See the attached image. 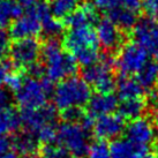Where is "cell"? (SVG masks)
Wrapping results in <instances>:
<instances>
[{
	"label": "cell",
	"mask_w": 158,
	"mask_h": 158,
	"mask_svg": "<svg viewBox=\"0 0 158 158\" xmlns=\"http://www.w3.org/2000/svg\"><path fill=\"white\" fill-rule=\"evenodd\" d=\"M144 14L149 19L158 16V0H142V7Z\"/></svg>",
	"instance_id": "29"
},
{
	"label": "cell",
	"mask_w": 158,
	"mask_h": 158,
	"mask_svg": "<svg viewBox=\"0 0 158 158\" xmlns=\"http://www.w3.org/2000/svg\"><path fill=\"white\" fill-rule=\"evenodd\" d=\"M9 50H10V44H9L8 34L4 29H0V62L4 61L5 57L9 54Z\"/></svg>",
	"instance_id": "30"
},
{
	"label": "cell",
	"mask_w": 158,
	"mask_h": 158,
	"mask_svg": "<svg viewBox=\"0 0 158 158\" xmlns=\"http://www.w3.org/2000/svg\"><path fill=\"white\" fill-rule=\"evenodd\" d=\"M98 14L96 8L91 4H84L77 7V9L66 18V23L69 28L92 26L97 22Z\"/></svg>",
	"instance_id": "17"
},
{
	"label": "cell",
	"mask_w": 158,
	"mask_h": 158,
	"mask_svg": "<svg viewBox=\"0 0 158 158\" xmlns=\"http://www.w3.org/2000/svg\"><path fill=\"white\" fill-rule=\"evenodd\" d=\"M21 121L27 132L31 133L37 140L52 144L57 141V111L56 107L45 105L37 110H27L21 113Z\"/></svg>",
	"instance_id": "3"
},
{
	"label": "cell",
	"mask_w": 158,
	"mask_h": 158,
	"mask_svg": "<svg viewBox=\"0 0 158 158\" xmlns=\"http://www.w3.org/2000/svg\"><path fill=\"white\" fill-rule=\"evenodd\" d=\"M22 125L21 114L13 106H8L6 109L0 110V134L7 135L19 131L20 126Z\"/></svg>",
	"instance_id": "20"
},
{
	"label": "cell",
	"mask_w": 158,
	"mask_h": 158,
	"mask_svg": "<svg viewBox=\"0 0 158 158\" xmlns=\"http://www.w3.org/2000/svg\"><path fill=\"white\" fill-rule=\"evenodd\" d=\"M126 139L136 144L149 147L155 140V128L148 119H135L126 127Z\"/></svg>",
	"instance_id": "14"
},
{
	"label": "cell",
	"mask_w": 158,
	"mask_h": 158,
	"mask_svg": "<svg viewBox=\"0 0 158 158\" xmlns=\"http://www.w3.org/2000/svg\"><path fill=\"white\" fill-rule=\"evenodd\" d=\"M137 81L143 89L151 90L158 84V62L148 61L137 73Z\"/></svg>",
	"instance_id": "24"
},
{
	"label": "cell",
	"mask_w": 158,
	"mask_h": 158,
	"mask_svg": "<svg viewBox=\"0 0 158 158\" xmlns=\"http://www.w3.org/2000/svg\"><path fill=\"white\" fill-rule=\"evenodd\" d=\"M10 74V62L1 61L0 62V88L4 83H6L7 76Z\"/></svg>",
	"instance_id": "35"
},
{
	"label": "cell",
	"mask_w": 158,
	"mask_h": 158,
	"mask_svg": "<svg viewBox=\"0 0 158 158\" xmlns=\"http://www.w3.org/2000/svg\"><path fill=\"white\" fill-rule=\"evenodd\" d=\"M95 4L98 7V9L107 14L117 7L121 6V0H95Z\"/></svg>",
	"instance_id": "31"
},
{
	"label": "cell",
	"mask_w": 158,
	"mask_h": 158,
	"mask_svg": "<svg viewBox=\"0 0 158 158\" xmlns=\"http://www.w3.org/2000/svg\"><path fill=\"white\" fill-rule=\"evenodd\" d=\"M37 137L29 132L20 133L14 136L12 140V147L15 150V154L22 157H34L38 150Z\"/></svg>",
	"instance_id": "18"
},
{
	"label": "cell",
	"mask_w": 158,
	"mask_h": 158,
	"mask_svg": "<svg viewBox=\"0 0 158 158\" xmlns=\"http://www.w3.org/2000/svg\"><path fill=\"white\" fill-rule=\"evenodd\" d=\"M40 54L44 72L51 82L72 77L77 70L76 60L62 48V45L56 38H50L42 46Z\"/></svg>",
	"instance_id": "2"
},
{
	"label": "cell",
	"mask_w": 158,
	"mask_h": 158,
	"mask_svg": "<svg viewBox=\"0 0 158 158\" xmlns=\"http://www.w3.org/2000/svg\"><path fill=\"white\" fill-rule=\"evenodd\" d=\"M147 103L143 98H134V99H127L123 101L119 105V114L125 120H135L141 118V115L145 112Z\"/></svg>",
	"instance_id": "23"
},
{
	"label": "cell",
	"mask_w": 158,
	"mask_h": 158,
	"mask_svg": "<svg viewBox=\"0 0 158 158\" xmlns=\"http://www.w3.org/2000/svg\"><path fill=\"white\" fill-rule=\"evenodd\" d=\"M97 38L101 46L107 52L121 48L123 36L121 30L109 19H103L97 23Z\"/></svg>",
	"instance_id": "13"
},
{
	"label": "cell",
	"mask_w": 158,
	"mask_h": 158,
	"mask_svg": "<svg viewBox=\"0 0 158 158\" xmlns=\"http://www.w3.org/2000/svg\"><path fill=\"white\" fill-rule=\"evenodd\" d=\"M121 6L133 13H137L142 7V0H121Z\"/></svg>",
	"instance_id": "33"
},
{
	"label": "cell",
	"mask_w": 158,
	"mask_h": 158,
	"mask_svg": "<svg viewBox=\"0 0 158 158\" xmlns=\"http://www.w3.org/2000/svg\"><path fill=\"white\" fill-rule=\"evenodd\" d=\"M154 123L158 129V109H156L154 112Z\"/></svg>",
	"instance_id": "38"
},
{
	"label": "cell",
	"mask_w": 158,
	"mask_h": 158,
	"mask_svg": "<svg viewBox=\"0 0 158 158\" xmlns=\"http://www.w3.org/2000/svg\"><path fill=\"white\" fill-rule=\"evenodd\" d=\"M90 98V85L83 79L76 76L60 81L53 91L54 105L61 112L68 109H81L82 106L88 105Z\"/></svg>",
	"instance_id": "4"
},
{
	"label": "cell",
	"mask_w": 158,
	"mask_h": 158,
	"mask_svg": "<svg viewBox=\"0 0 158 158\" xmlns=\"http://www.w3.org/2000/svg\"><path fill=\"white\" fill-rule=\"evenodd\" d=\"M12 147V140L8 139L7 135H1L0 134V156L8 152Z\"/></svg>",
	"instance_id": "36"
},
{
	"label": "cell",
	"mask_w": 158,
	"mask_h": 158,
	"mask_svg": "<svg viewBox=\"0 0 158 158\" xmlns=\"http://www.w3.org/2000/svg\"><path fill=\"white\" fill-rule=\"evenodd\" d=\"M22 81H23V77L20 73H10L7 76V79H6V84H7V87L10 90H13L15 92L20 88V85L22 84Z\"/></svg>",
	"instance_id": "32"
},
{
	"label": "cell",
	"mask_w": 158,
	"mask_h": 158,
	"mask_svg": "<svg viewBox=\"0 0 158 158\" xmlns=\"http://www.w3.org/2000/svg\"><path fill=\"white\" fill-rule=\"evenodd\" d=\"M98 38L92 26L69 28L64 38V46L76 62L84 67L99 60Z\"/></svg>",
	"instance_id": "1"
},
{
	"label": "cell",
	"mask_w": 158,
	"mask_h": 158,
	"mask_svg": "<svg viewBox=\"0 0 158 158\" xmlns=\"http://www.w3.org/2000/svg\"><path fill=\"white\" fill-rule=\"evenodd\" d=\"M115 66V59L111 56H104L95 64L84 67L82 79L94 88L98 94H112L115 88L112 69Z\"/></svg>",
	"instance_id": "6"
},
{
	"label": "cell",
	"mask_w": 158,
	"mask_h": 158,
	"mask_svg": "<svg viewBox=\"0 0 158 158\" xmlns=\"http://www.w3.org/2000/svg\"><path fill=\"white\" fill-rule=\"evenodd\" d=\"M118 107V99L112 94H98L91 96L88 103V112L91 118L112 114Z\"/></svg>",
	"instance_id": "16"
},
{
	"label": "cell",
	"mask_w": 158,
	"mask_h": 158,
	"mask_svg": "<svg viewBox=\"0 0 158 158\" xmlns=\"http://www.w3.org/2000/svg\"><path fill=\"white\" fill-rule=\"evenodd\" d=\"M57 142L76 158L84 157L89 150V131L81 123H65L58 128Z\"/></svg>",
	"instance_id": "7"
},
{
	"label": "cell",
	"mask_w": 158,
	"mask_h": 158,
	"mask_svg": "<svg viewBox=\"0 0 158 158\" xmlns=\"http://www.w3.org/2000/svg\"><path fill=\"white\" fill-rule=\"evenodd\" d=\"M42 48L36 38H24L15 40L10 45V64L19 69H28L37 62Z\"/></svg>",
	"instance_id": "9"
},
{
	"label": "cell",
	"mask_w": 158,
	"mask_h": 158,
	"mask_svg": "<svg viewBox=\"0 0 158 158\" xmlns=\"http://www.w3.org/2000/svg\"><path fill=\"white\" fill-rule=\"evenodd\" d=\"M115 87H117L118 96L123 101L142 98L144 94V89L139 83V81L129 76H121L115 83Z\"/></svg>",
	"instance_id": "19"
},
{
	"label": "cell",
	"mask_w": 158,
	"mask_h": 158,
	"mask_svg": "<svg viewBox=\"0 0 158 158\" xmlns=\"http://www.w3.org/2000/svg\"><path fill=\"white\" fill-rule=\"evenodd\" d=\"M40 23H42V31L46 36L51 37V38H56L64 30V24L58 19L54 18L52 13L48 15V16H45L40 21Z\"/></svg>",
	"instance_id": "26"
},
{
	"label": "cell",
	"mask_w": 158,
	"mask_h": 158,
	"mask_svg": "<svg viewBox=\"0 0 158 158\" xmlns=\"http://www.w3.org/2000/svg\"><path fill=\"white\" fill-rule=\"evenodd\" d=\"M0 158H19V156L15 152H12V151H8L4 154L2 156H0Z\"/></svg>",
	"instance_id": "37"
},
{
	"label": "cell",
	"mask_w": 158,
	"mask_h": 158,
	"mask_svg": "<svg viewBox=\"0 0 158 158\" xmlns=\"http://www.w3.org/2000/svg\"><path fill=\"white\" fill-rule=\"evenodd\" d=\"M35 7V6H34ZM34 7L29 10L23 12L21 16L14 20L10 24V36L15 40L34 38L42 31V23L36 15Z\"/></svg>",
	"instance_id": "11"
},
{
	"label": "cell",
	"mask_w": 158,
	"mask_h": 158,
	"mask_svg": "<svg viewBox=\"0 0 158 158\" xmlns=\"http://www.w3.org/2000/svg\"><path fill=\"white\" fill-rule=\"evenodd\" d=\"M88 158H111L110 147L106 144L104 141H97L94 142L89 147Z\"/></svg>",
	"instance_id": "27"
},
{
	"label": "cell",
	"mask_w": 158,
	"mask_h": 158,
	"mask_svg": "<svg viewBox=\"0 0 158 158\" xmlns=\"http://www.w3.org/2000/svg\"><path fill=\"white\" fill-rule=\"evenodd\" d=\"M52 92V82L48 79L23 77L22 84L14 92L15 101L23 111L37 110L46 105L50 94Z\"/></svg>",
	"instance_id": "5"
},
{
	"label": "cell",
	"mask_w": 158,
	"mask_h": 158,
	"mask_svg": "<svg viewBox=\"0 0 158 158\" xmlns=\"http://www.w3.org/2000/svg\"><path fill=\"white\" fill-rule=\"evenodd\" d=\"M10 103H12V95H10V92L7 91L6 89L0 88V110L10 106Z\"/></svg>",
	"instance_id": "34"
},
{
	"label": "cell",
	"mask_w": 158,
	"mask_h": 158,
	"mask_svg": "<svg viewBox=\"0 0 158 158\" xmlns=\"http://www.w3.org/2000/svg\"><path fill=\"white\" fill-rule=\"evenodd\" d=\"M145 158H158V156H155V155H148Z\"/></svg>",
	"instance_id": "39"
},
{
	"label": "cell",
	"mask_w": 158,
	"mask_h": 158,
	"mask_svg": "<svg viewBox=\"0 0 158 158\" xmlns=\"http://www.w3.org/2000/svg\"><path fill=\"white\" fill-rule=\"evenodd\" d=\"M148 62V51L136 42L121 46L115 59V66L123 76L137 74Z\"/></svg>",
	"instance_id": "8"
},
{
	"label": "cell",
	"mask_w": 158,
	"mask_h": 158,
	"mask_svg": "<svg viewBox=\"0 0 158 158\" xmlns=\"http://www.w3.org/2000/svg\"><path fill=\"white\" fill-rule=\"evenodd\" d=\"M22 13L23 9L19 5L18 0H0V29L12 24Z\"/></svg>",
	"instance_id": "22"
},
{
	"label": "cell",
	"mask_w": 158,
	"mask_h": 158,
	"mask_svg": "<svg viewBox=\"0 0 158 158\" xmlns=\"http://www.w3.org/2000/svg\"><path fill=\"white\" fill-rule=\"evenodd\" d=\"M107 16L109 20H111L119 29L123 30H131L137 23L136 13L123 8V6H119L115 9L111 10L110 13H107Z\"/></svg>",
	"instance_id": "21"
},
{
	"label": "cell",
	"mask_w": 158,
	"mask_h": 158,
	"mask_svg": "<svg viewBox=\"0 0 158 158\" xmlns=\"http://www.w3.org/2000/svg\"><path fill=\"white\" fill-rule=\"evenodd\" d=\"M50 10L56 19H66L80 6V0H50Z\"/></svg>",
	"instance_id": "25"
},
{
	"label": "cell",
	"mask_w": 158,
	"mask_h": 158,
	"mask_svg": "<svg viewBox=\"0 0 158 158\" xmlns=\"http://www.w3.org/2000/svg\"><path fill=\"white\" fill-rule=\"evenodd\" d=\"M37 158H50V157H48V156H44V155H40V157H37Z\"/></svg>",
	"instance_id": "40"
},
{
	"label": "cell",
	"mask_w": 158,
	"mask_h": 158,
	"mask_svg": "<svg viewBox=\"0 0 158 158\" xmlns=\"http://www.w3.org/2000/svg\"><path fill=\"white\" fill-rule=\"evenodd\" d=\"M61 117L65 123H80L84 118V113L81 109H68L66 111H62Z\"/></svg>",
	"instance_id": "28"
},
{
	"label": "cell",
	"mask_w": 158,
	"mask_h": 158,
	"mask_svg": "<svg viewBox=\"0 0 158 158\" xmlns=\"http://www.w3.org/2000/svg\"><path fill=\"white\" fill-rule=\"evenodd\" d=\"M94 133L99 141L113 140L126 131L125 119L120 114H107L99 117L94 123Z\"/></svg>",
	"instance_id": "12"
},
{
	"label": "cell",
	"mask_w": 158,
	"mask_h": 158,
	"mask_svg": "<svg viewBox=\"0 0 158 158\" xmlns=\"http://www.w3.org/2000/svg\"><path fill=\"white\" fill-rule=\"evenodd\" d=\"M111 158H145L149 147L133 143L127 139L114 140L110 145Z\"/></svg>",
	"instance_id": "15"
},
{
	"label": "cell",
	"mask_w": 158,
	"mask_h": 158,
	"mask_svg": "<svg viewBox=\"0 0 158 158\" xmlns=\"http://www.w3.org/2000/svg\"><path fill=\"white\" fill-rule=\"evenodd\" d=\"M135 42L151 53L158 62V20L143 19L133 28Z\"/></svg>",
	"instance_id": "10"
}]
</instances>
